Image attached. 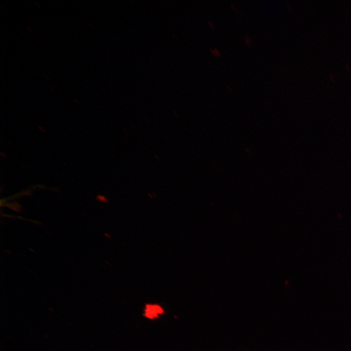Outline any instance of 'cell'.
<instances>
[{"label":"cell","instance_id":"6da1fadb","mask_svg":"<svg viewBox=\"0 0 351 351\" xmlns=\"http://www.w3.org/2000/svg\"><path fill=\"white\" fill-rule=\"evenodd\" d=\"M164 313L163 308L158 304H147L145 306L144 316L148 319H156Z\"/></svg>","mask_w":351,"mask_h":351},{"label":"cell","instance_id":"7a4b0ae2","mask_svg":"<svg viewBox=\"0 0 351 351\" xmlns=\"http://www.w3.org/2000/svg\"><path fill=\"white\" fill-rule=\"evenodd\" d=\"M212 54L215 57H220L221 56L220 52L216 48L210 49Z\"/></svg>","mask_w":351,"mask_h":351},{"label":"cell","instance_id":"3957f363","mask_svg":"<svg viewBox=\"0 0 351 351\" xmlns=\"http://www.w3.org/2000/svg\"><path fill=\"white\" fill-rule=\"evenodd\" d=\"M244 42L246 45L249 46L252 44V39L250 36H246L244 39Z\"/></svg>","mask_w":351,"mask_h":351},{"label":"cell","instance_id":"277c9868","mask_svg":"<svg viewBox=\"0 0 351 351\" xmlns=\"http://www.w3.org/2000/svg\"><path fill=\"white\" fill-rule=\"evenodd\" d=\"M98 199L99 200H100V201H104H104H106V198H105V197H104V196H102V195H98Z\"/></svg>","mask_w":351,"mask_h":351},{"label":"cell","instance_id":"5b68a950","mask_svg":"<svg viewBox=\"0 0 351 351\" xmlns=\"http://www.w3.org/2000/svg\"><path fill=\"white\" fill-rule=\"evenodd\" d=\"M208 25H209V26H210V27L211 28H212V29H214V24L212 22L210 21H208Z\"/></svg>","mask_w":351,"mask_h":351}]
</instances>
